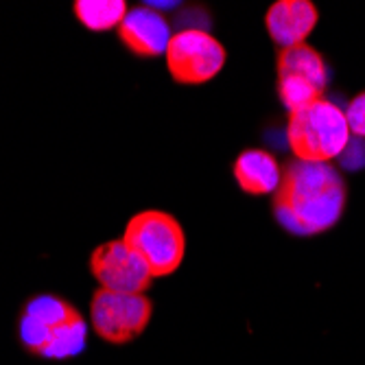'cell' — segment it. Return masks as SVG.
I'll use <instances>...</instances> for the list:
<instances>
[{
	"instance_id": "6da1fadb",
	"label": "cell",
	"mask_w": 365,
	"mask_h": 365,
	"mask_svg": "<svg viewBox=\"0 0 365 365\" xmlns=\"http://www.w3.org/2000/svg\"><path fill=\"white\" fill-rule=\"evenodd\" d=\"M346 202V182L333 164L293 160L282 169L280 186L274 192V212L291 235L313 237L341 219Z\"/></svg>"
},
{
	"instance_id": "7a4b0ae2",
	"label": "cell",
	"mask_w": 365,
	"mask_h": 365,
	"mask_svg": "<svg viewBox=\"0 0 365 365\" xmlns=\"http://www.w3.org/2000/svg\"><path fill=\"white\" fill-rule=\"evenodd\" d=\"M350 138L346 112L328 98L289 114L287 143L300 162L330 164L344 153Z\"/></svg>"
},
{
	"instance_id": "3957f363",
	"label": "cell",
	"mask_w": 365,
	"mask_h": 365,
	"mask_svg": "<svg viewBox=\"0 0 365 365\" xmlns=\"http://www.w3.org/2000/svg\"><path fill=\"white\" fill-rule=\"evenodd\" d=\"M145 262L153 278L171 276L186 256V235L182 223L162 210H143L134 215L120 237Z\"/></svg>"
},
{
	"instance_id": "277c9868",
	"label": "cell",
	"mask_w": 365,
	"mask_h": 365,
	"mask_svg": "<svg viewBox=\"0 0 365 365\" xmlns=\"http://www.w3.org/2000/svg\"><path fill=\"white\" fill-rule=\"evenodd\" d=\"M278 96L289 114L302 110L315 101H322L328 88L326 61L309 44L280 48L278 61Z\"/></svg>"
},
{
	"instance_id": "5b68a950",
	"label": "cell",
	"mask_w": 365,
	"mask_h": 365,
	"mask_svg": "<svg viewBox=\"0 0 365 365\" xmlns=\"http://www.w3.org/2000/svg\"><path fill=\"white\" fill-rule=\"evenodd\" d=\"M153 304L145 293H114L98 287L90 302L94 333L108 344H129L145 333Z\"/></svg>"
},
{
	"instance_id": "8992f818",
	"label": "cell",
	"mask_w": 365,
	"mask_h": 365,
	"mask_svg": "<svg viewBox=\"0 0 365 365\" xmlns=\"http://www.w3.org/2000/svg\"><path fill=\"white\" fill-rule=\"evenodd\" d=\"M167 68L173 81L184 86H202L212 81L225 66V46L208 31L188 26L178 33L167 48Z\"/></svg>"
},
{
	"instance_id": "52a82bcc",
	"label": "cell",
	"mask_w": 365,
	"mask_h": 365,
	"mask_svg": "<svg viewBox=\"0 0 365 365\" xmlns=\"http://www.w3.org/2000/svg\"><path fill=\"white\" fill-rule=\"evenodd\" d=\"M90 269L101 289L114 293H145L153 282L147 262L123 239L98 245L90 256Z\"/></svg>"
},
{
	"instance_id": "ba28073f",
	"label": "cell",
	"mask_w": 365,
	"mask_h": 365,
	"mask_svg": "<svg viewBox=\"0 0 365 365\" xmlns=\"http://www.w3.org/2000/svg\"><path fill=\"white\" fill-rule=\"evenodd\" d=\"M118 38L138 57H160L167 55L173 33L169 20L160 11L151 7H134L120 22Z\"/></svg>"
},
{
	"instance_id": "9c48e42d",
	"label": "cell",
	"mask_w": 365,
	"mask_h": 365,
	"mask_svg": "<svg viewBox=\"0 0 365 365\" xmlns=\"http://www.w3.org/2000/svg\"><path fill=\"white\" fill-rule=\"evenodd\" d=\"M317 20L319 14L311 0H278L267 9L264 26L278 46L289 48L307 44V38L315 31Z\"/></svg>"
},
{
	"instance_id": "30bf717a",
	"label": "cell",
	"mask_w": 365,
	"mask_h": 365,
	"mask_svg": "<svg viewBox=\"0 0 365 365\" xmlns=\"http://www.w3.org/2000/svg\"><path fill=\"white\" fill-rule=\"evenodd\" d=\"M235 180L247 195H274L282 180V167L269 151L245 149L235 160Z\"/></svg>"
},
{
	"instance_id": "8fae6325",
	"label": "cell",
	"mask_w": 365,
	"mask_h": 365,
	"mask_svg": "<svg viewBox=\"0 0 365 365\" xmlns=\"http://www.w3.org/2000/svg\"><path fill=\"white\" fill-rule=\"evenodd\" d=\"M125 0H77L75 16L90 31H110L118 29L127 16Z\"/></svg>"
},
{
	"instance_id": "7c38bea8",
	"label": "cell",
	"mask_w": 365,
	"mask_h": 365,
	"mask_svg": "<svg viewBox=\"0 0 365 365\" xmlns=\"http://www.w3.org/2000/svg\"><path fill=\"white\" fill-rule=\"evenodd\" d=\"M88 344V326L83 315H75L66 324L51 330L48 346L44 348V359H71L83 352Z\"/></svg>"
},
{
	"instance_id": "4fadbf2b",
	"label": "cell",
	"mask_w": 365,
	"mask_h": 365,
	"mask_svg": "<svg viewBox=\"0 0 365 365\" xmlns=\"http://www.w3.org/2000/svg\"><path fill=\"white\" fill-rule=\"evenodd\" d=\"M22 315L38 319L48 328H57L68 319H73L75 315H79V311L71 302L61 300L57 295H36L24 304Z\"/></svg>"
},
{
	"instance_id": "5bb4252c",
	"label": "cell",
	"mask_w": 365,
	"mask_h": 365,
	"mask_svg": "<svg viewBox=\"0 0 365 365\" xmlns=\"http://www.w3.org/2000/svg\"><path fill=\"white\" fill-rule=\"evenodd\" d=\"M51 330H53V328L44 326L42 322L33 319V317H29V315H22V317H20V326H18L20 341H22V346H24L31 354L42 356L44 348L48 346V339H51Z\"/></svg>"
},
{
	"instance_id": "9a60e30c",
	"label": "cell",
	"mask_w": 365,
	"mask_h": 365,
	"mask_svg": "<svg viewBox=\"0 0 365 365\" xmlns=\"http://www.w3.org/2000/svg\"><path fill=\"white\" fill-rule=\"evenodd\" d=\"M346 112V120L350 127V134L354 138H363L365 140V92H359L352 101L348 103Z\"/></svg>"
},
{
	"instance_id": "2e32d148",
	"label": "cell",
	"mask_w": 365,
	"mask_h": 365,
	"mask_svg": "<svg viewBox=\"0 0 365 365\" xmlns=\"http://www.w3.org/2000/svg\"><path fill=\"white\" fill-rule=\"evenodd\" d=\"M337 160H339L341 167L348 169V171H359V169H363V167H365V140L352 136L350 143H348V147L344 149V153H341Z\"/></svg>"
}]
</instances>
